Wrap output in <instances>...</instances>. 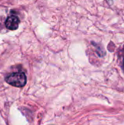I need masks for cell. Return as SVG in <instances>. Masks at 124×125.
Listing matches in <instances>:
<instances>
[{
	"label": "cell",
	"instance_id": "obj_1",
	"mask_svg": "<svg viewBox=\"0 0 124 125\" xmlns=\"http://www.w3.org/2000/svg\"><path fill=\"white\" fill-rule=\"evenodd\" d=\"M6 81L13 86L23 87L26 83V77L23 73H14L6 78Z\"/></svg>",
	"mask_w": 124,
	"mask_h": 125
},
{
	"label": "cell",
	"instance_id": "obj_2",
	"mask_svg": "<svg viewBox=\"0 0 124 125\" xmlns=\"http://www.w3.org/2000/svg\"><path fill=\"white\" fill-rule=\"evenodd\" d=\"M19 23H20V20L15 15H11L8 17L5 21V26L10 30L17 29L18 28Z\"/></svg>",
	"mask_w": 124,
	"mask_h": 125
},
{
	"label": "cell",
	"instance_id": "obj_3",
	"mask_svg": "<svg viewBox=\"0 0 124 125\" xmlns=\"http://www.w3.org/2000/svg\"></svg>",
	"mask_w": 124,
	"mask_h": 125
}]
</instances>
